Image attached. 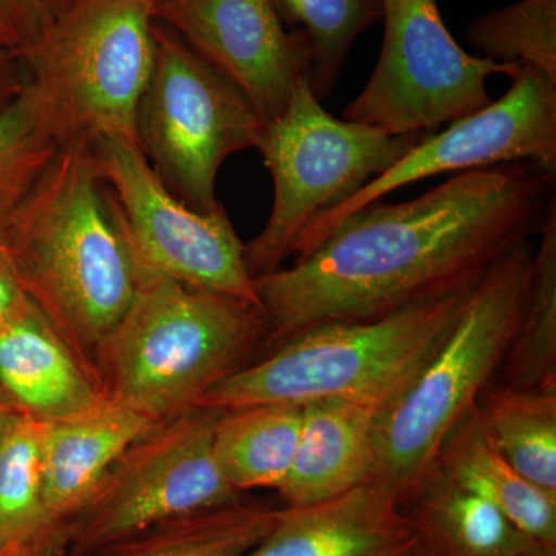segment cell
<instances>
[{"label":"cell","mask_w":556,"mask_h":556,"mask_svg":"<svg viewBox=\"0 0 556 556\" xmlns=\"http://www.w3.org/2000/svg\"><path fill=\"white\" fill-rule=\"evenodd\" d=\"M91 148L139 280L169 278L262 306L244 243L222 203L211 211L190 207L164 185L135 142L101 139Z\"/></svg>","instance_id":"9"},{"label":"cell","mask_w":556,"mask_h":556,"mask_svg":"<svg viewBox=\"0 0 556 556\" xmlns=\"http://www.w3.org/2000/svg\"><path fill=\"white\" fill-rule=\"evenodd\" d=\"M31 305L22 288L13 260L5 244L0 241V328L20 317Z\"/></svg>","instance_id":"29"},{"label":"cell","mask_w":556,"mask_h":556,"mask_svg":"<svg viewBox=\"0 0 556 556\" xmlns=\"http://www.w3.org/2000/svg\"><path fill=\"white\" fill-rule=\"evenodd\" d=\"M265 338L262 306L169 278H142L101 348L98 391L159 426L197 408L251 362Z\"/></svg>","instance_id":"3"},{"label":"cell","mask_w":556,"mask_h":556,"mask_svg":"<svg viewBox=\"0 0 556 556\" xmlns=\"http://www.w3.org/2000/svg\"><path fill=\"white\" fill-rule=\"evenodd\" d=\"M303 405L262 404L219 412L212 439L215 464L225 481L243 495L277 490L298 450Z\"/></svg>","instance_id":"20"},{"label":"cell","mask_w":556,"mask_h":556,"mask_svg":"<svg viewBox=\"0 0 556 556\" xmlns=\"http://www.w3.org/2000/svg\"><path fill=\"white\" fill-rule=\"evenodd\" d=\"M478 409L504 459L530 484L556 497V390L489 387Z\"/></svg>","instance_id":"23"},{"label":"cell","mask_w":556,"mask_h":556,"mask_svg":"<svg viewBox=\"0 0 556 556\" xmlns=\"http://www.w3.org/2000/svg\"><path fill=\"white\" fill-rule=\"evenodd\" d=\"M0 556H3V555H2V552H0Z\"/></svg>","instance_id":"33"},{"label":"cell","mask_w":556,"mask_h":556,"mask_svg":"<svg viewBox=\"0 0 556 556\" xmlns=\"http://www.w3.org/2000/svg\"><path fill=\"white\" fill-rule=\"evenodd\" d=\"M475 285L372 320L305 329L222 380L197 408L228 412L342 399L383 412L434 356Z\"/></svg>","instance_id":"4"},{"label":"cell","mask_w":556,"mask_h":556,"mask_svg":"<svg viewBox=\"0 0 556 556\" xmlns=\"http://www.w3.org/2000/svg\"><path fill=\"white\" fill-rule=\"evenodd\" d=\"M277 518V508L251 501L156 522L90 556H244Z\"/></svg>","instance_id":"22"},{"label":"cell","mask_w":556,"mask_h":556,"mask_svg":"<svg viewBox=\"0 0 556 556\" xmlns=\"http://www.w3.org/2000/svg\"><path fill=\"white\" fill-rule=\"evenodd\" d=\"M535 161L453 175L415 200L354 212L291 268L255 278L265 345L329 321L372 320L471 287L556 207Z\"/></svg>","instance_id":"1"},{"label":"cell","mask_w":556,"mask_h":556,"mask_svg":"<svg viewBox=\"0 0 556 556\" xmlns=\"http://www.w3.org/2000/svg\"><path fill=\"white\" fill-rule=\"evenodd\" d=\"M21 62L11 54L0 53V113L20 98L22 91Z\"/></svg>","instance_id":"30"},{"label":"cell","mask_w":556,"mask_h":556,"mask_svg":"<svg viewBox=\"0 0 556 556\" xmlns=\"http://www.w3.org/2000/svg\"><path fill=\"white\" fill-rule=\"evenodd\" d=\"M510 80L501 100L453 121L434 137L420 138L390 169L314 219L300 236L292 257L305 258L351 214L422 179L518 161H535L556 172V79L519 64Z\"/></svg>","instance_id":"12"},{"label":"cell","mask_w":556,"mask_h":556,"mask_svg":"<svg viewBox=\"0 0 556 556\" xmlns=\"http://www.w3.org/2000/svg\"><path fill=\"white\" fill-rule=\"evenodd\" d=\"M153 427L146 417L109 401L40 422V484L50 514L68 529L109 468Z\"/></svg>","instance_id":"15"},{"label":"cell","mask_w":556,"mask_h":556,"mask_svg":"<svg viewBox=\"0 0 556 556\" xmlns=\"http://www.w3.org/2000/svg\"><path fill=\"white\" fill-rule=\"evenodd\" d=\"M160 2L73 0L20 58L21 100L58 148L101 139L137 144Z\"/></svg>","instance_id":"6"},{"label":"cell","mask_w":556,"mask_h":556,"mask_svg":"<svg viewBox=\"0 0 556 556\" xmlns=\"http://www.w3.org/2000/svg\"><path fill=\"white\" fill-rule=\"evenodd\" d=\"M383 43L367 86L343 119L391 135H422L492 102L486 80L519 64L471 56L445 27L437 0H383Z\"/></svg>","instance_id":"11"},{"label":"cell","mask_w":556,"mask_h":556,"mask_svg":"<svg viewBox=\"0 0 556 556\" xmlns=\"http://www.w3.org/2000/svg\"><path fill=\"white\" fill-rule=\"evenodd\" d=\"M156 21L230 80L263 124L309 78V40L287 30L274 0H161Z\"/></svg>","instance_id":"13"},{"label":"cell","mask_w":556,"mask_h":556,"mask_svg":"<svg viewBox=\"0 0 556 556\" xmlns=\"http://www.w3.org/2000/svg\"><path fill=\"white\" fill-rule=\"evenodd\" d=\"M404 556H420L419 552L416 551V544L415 547H413L412 551H409L408 554H405Z\"/></svg>","instance_id":"32"},{"label":"cell","mask_w":556,"mask_h":556,"mask_svg":"<svg viewBox=\"0 0 556 556\" xmlns=\"http://www.w3.org/2000/svg\"><path fill=\"white\" fill-rule=\"evenodd\" d=\"M281 21L300 25L313 51L309 87L317 100L338 86L354 42L382 21L383 0H274Z\"/></svg>","instance_id":"25"},{"label":"cell","mask_w":556,"mask_h":556,"mask_svg":"<svg viewBox=\"0 0 556 556\" xmlns=\"http://www.w3.org/2000/svg\"><path fill=\"white\" fill-rule=\"evenodd\" d=\"M58 149L21 97L0 113V241Z\"/></svg>","instance_id":"27"},{"label":"cell","mask_w":556,"mask_h":556,"mask_svg":"<svg viewBox=\"0 0 556 556\" xmlns=\"http://www.w3.org/2000/svg\"><path fill=\"white\" fill-rule=\"evenodd\" d=\"M2 243L28 300L97 386L101 348L139 277L89 142L56 150Z\"/></svg>","instance_id":"2"},{"label":"cell","mask_w":556,"mask_h":556,"mask_svg":"<svg viewBox=\"0 0 556 556\" xmlns=\"http://www.w3.org/2000/svg\"><path fill=\"white\" fill-rule=\"evenodd\" d=\"M0 388L39 422L78 415L104 401L78 358L33 305L0 328Z\"/></svg>","instance_id":"17"},{"label":"cell","mask_w":556,"mask_h":556,"mask_svg":"<svg viewBox=\"0 0 556 556\" xmlns=\"http://www.w3.org/2000/svg\"><path fill=\"white\" fill-rule=\"evenodd\" d=\"M404 511L420 556H556V546L519 529L438 467Z\"/></svg>","instance_id":"18"},{"label":"cell","mask_w":556,"mask_h":556,"mask_svg":"<svg viewBox=\"0 0 556 556\" xmlns=\"http://www.w3.org/2000/svg\"><path fill=\"white\" fill-rule=\"evenodd\" d=\"M420 138L334 118L303 79L287 110L265 124L260 139L274 200L265 228L244 243L252 277L280 269L314 219L390 169Z\"/></svg>","instance_id":"7"},{"label":"cell","mask_w":556,"mask_h":556,"mask_svg":"<svg viewBox=\"0 0 556 556\" xmlns=\"http://www.w3.org/2000/svg\"><path fill=\"white\" fill-rule=\"evenodd\" d=\"M540 236L529 299L501 367L500 386L518 390H556V207Z\"/></svg>","instance_id":"24"},{"label":"cell","mask_w":556,"mask_h":556,"mask_svg":"<svg viewBox=\"0 0 556 556\" xmlns=\"http://www.w3.org/2000/svg\"><path fill=\"white\" fill-rule=\"evenodd\" d=\"M437 467L529 535L556 546V497L530 484L497 452L478 404L445 439Z\"/></svg>","instance_id":"19"},{"label":"cell","mask_w":556,"mask_h":556,"mask_svg":"<svg viewBox=\"0 0 556 556\" xmlns=\"http://www.w3.org/2000/svg\"><path fill=\"white\" fill-rule=\"evenodd\" d=\"M137 113V144L153 169L197 211L217 206V178L229 156L257 149L265 124L230 80L161 22Z\"/></svg>","instance_id":"8"},{"label":"cell","mask_w":556,"mask_h":556,"mask_svg":"<svg viewBox=\"0 0 556 556\" xmlns=\"http://www.w3.org/2000/svg\"><path fill=\"white\" fill-rule=\"evenodd\" d=\"M20 413L21 409L13 404V401L7 396L5 391L0 388V441L5 437L11 424Z\"/></svg>","instance_id":"31"},{"label":"cell","mask_w":556,"mask_h":556,"mask_svg":"<svg viewBox=\"0 0 556 556\" xmlns=\"http://www.w3.org/2000/svg\"><path fill=\"white\" fill-rule=\"evenodd\" d=\"M73 0H0V53L24 56Z\"/></svg>","instance_id":"28"},{"label":"cell","mask_w":556,"mask_h":556,"mask_svg":"<svg viewBox=\"0 0 556 556\" xmlns=\"http://www.w3.org/2000/svg\"><path fill=\"white\" fill-rule=\"evenodd\" d=\"M382 409L364 402L303 405L298 450L277 492L285 506L321 503L376 479V430Z\"/></svg>","instance_id":"16"},{"label":"cell","mask_w":556,"mask_h":556,"mask_svg":"<svg viewBox=\"0 0 556 556\" xmlns=\"http://www.w3.org/2000/svg\"><path fill=\"white\" fill-rule=\"evenodd\" d=\"M467 40L485 60L529 65L556 79V0H517L479 17Z\"/></svg>","instance_id":"26"},{"label":"cell","mask_w":556,"mask_h":556,"mask_svg":"<svg viewBox=\"0 0 556 556\" xmlns=\"http://www.w3.org/2000/svg\"><path fill=\"white\" fill-rule=\"evenodd\" d=\"M533 255L532 240L525 241L479 278L434 356L380 413L376 478L393 490L402 508L437 467L453 428L501 371L529 299Z\"/></svg>","instance_id":"5"},{"label":"cell","mask_w":556,"mask_h":556,"mask_svg":"<svg viewBox=\"0 0 556 556\" xmlns=\"http://www.w3.org/2000/svg\"><path fill=\"white\" fill-rule=\"evenodd\" d=\"M415 544L397 496L376 478L332 500L277 508L268 535L244 556H401Z\"/></svg>","instance_id":"14"},{"label":"cell","mask_w":556,"mask_h":556,"mask_svg":"<svg viewBox=\"0 0 556 556\" xmlns=\"http://www.w3.org/2000/svg\"><path fill=\"white\" fill-rule=\"evenodd\" d=\"M218 416L193 408L135 441L70 521L62 556H90L156 522L243 500L212 453Z\"/></svg>","instance_id":"10"},{"label":"cell","mask_w":556,"mask_h":556,"mask_svg":"<svg viewBox=\"0 0 556 556\" xmlns=\"http://www.w3.org/2000/svg\"><path fill=\"white\" fill-rule=\"evenodd\" d=\"M408 552H409V551H408ZM408 552H407V554H408ZM404 555H405V554H404ZM404 555H401V556H404Z\"/></svg>","instance_id":"34"},{"label":"cell","mask_w":556,"mask_h":556,"mask_svg":"<svg viewBox=\"0 0 556 556\" xmlns=\"http://www.w3.org/2000/svg\"><path fill=\"white\" fill-rule=\"evenodd\" d=\"M39 428L20 413L0 441V552L3 556H62L67 526L50 514L39 470Z\"/></svg>","instance_id":"21"}]
</instances>
